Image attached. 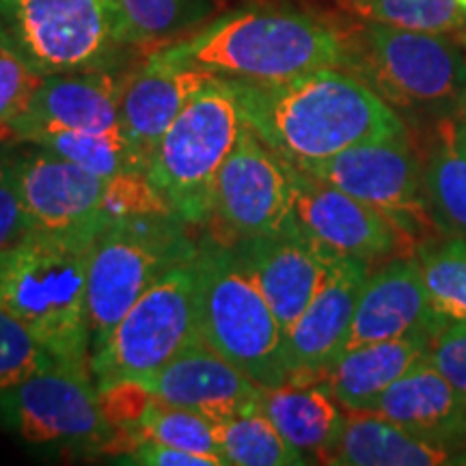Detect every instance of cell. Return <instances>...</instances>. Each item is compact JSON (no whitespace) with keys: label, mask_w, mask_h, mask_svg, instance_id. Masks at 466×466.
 <instances>
[{"label":"cell","mask_w":466,"mask_h":466,"mask_svg":"<svg viewBox=\"0 0 466 466\" xmlns=\"http://www.w3.org/2000/svg\"><path fill=\"white\" fill-rule=\"evenodd\" d=\"M387 217L412 247L441 236L428 209L423 165L406 134L354 145L333 158L305 168Z\"/></svg>","instance_id":"obj_11"},{"label":"cell","mask_w":466,"mask_h":466,"mask_svg":"<svg viewBox=\"0 0 466 466\" xmlns=\"http://www.w3.org/2000/svg\"><path fill=\"white\" fill-rule=\"evenodd\" d=\"M289 171L296 223L324 250L370 266L401 255V250H415L404 233L374 208L299 167L289 165Z\"/></svg>","instance_id":"obj_13"},{"label":"cell","mask_w":466,"mask_h":466,"mask_svg":"<svg viewBox=\"0 0 466 466\" xmlns=\"http://www.w3.org/2000/svg\"><path fill=\"white\" fill-rule=\"evenodd\" d=\"M231 247L259 285L285 337L316 296L335 253L313 242L299 223L270 236L238 240Z\"/></svg>","instance_id":"obj_18"},{"label":"cell","mask_w":466,"mask_h":466,"mask_svg":"<svg viewBox=\"0 0 466 466\" xmlns=\"http://www.w3.org/2000/svg\"><path fill=\"white\" fill-rule=\"evenodd\" d=\"M370 264L333 255L324 281L300 318L283 337V363L288 380L313 382L324 376L346 346L359 291Z\"/></svg>","instance_id":"obj_14"},{"label":"cell","mask_w":466,"mask_h":466,"mask_svg":"<svg viewBox=\"0 0 466 466\" xmlns=\"http://www.w3.org/2000/svg\"><path fill=\"white\" fill-rule=\"evenodd\" d=\"M42 76L31 72L25 63L0 46V130L25 113Z\"/></svg>","instance_id":"obj_33"},{"label":"cell","mask_w":466,"mask_h":466,"mask_svg":"<svg viewBox=\"0 0 466 466\" xmlns=\"http://www.w3.org/2000/svg\"><path fill=\"white\" fill-rule=\"evenodd\" d=\"M425 363L466 398V319L447 322L430 341Z\"/></svg>","instance_id":"obj_34"},{"label":"cell","mask_w":466,"mask_h":466,"mask_svg":"<svg viewBox=\"0 0 466 466\" xmlns=\"http://www.w3.org/2000/svg\"><path fill=\"white\" fill-rule=\"evenodd\" d=\"M462 121H464V126H466V104H464V110H462Z\"/></svg>","instance_id":"obj_39"},{"label":"cell","mask_w":466,"mask_h":466,"mask_svg":"<svg viewBox=\"0 0 466 466\" xmlns=\"http://www.w3.org/2000/svg\"><path fill=\"white\" fill-rule=\"evenodd\" d=\"M108 223L33 229L0 250V309L26 324L56 363L78 370H91L86 285L93 248Z\"/></svg>","instance_id":"obj_2"},{"label":"cell","mask_w":466,"mask_h":466,"mask_svg":"<svg viewBox=\"0 0 466 466\" xmlns=\"http://www.w3.org/2000/svg\"><path fill=\"white\" fill-rule=\"evenodd\" d=\"M370 412L447 447L460 460L466 442V398L425 359L395 380Z\"/></svg>","instance_id":"obj_21"},{"label":"cell","mask_w":466,"mask_h":466,"mask_svg":"<svg viewBox=\"0 0 466 466\" xmlns=\"http://www.w3.org/2000/svg\"><path fill=\"white\" fill-rule=\"evenodd\" d=\"M119 462L138 466H223L217 458L167 445V442L141 439L130 450L119 453Z\"/></svg>","instance_id":"obj_36"},{"label":"cell","mask_w":466,"mask_h":466,"mask_svg":"<svg viewBox=\"0 0 466 466\" xmlns=\"http://www.w3.org/2000/svg\"><path fill=\"white\" fill-rule=\"evenodd\" d=\"M55 363L26 324L0 309V395Z\"/></svg>","instance_id":"obj_32"},{"label":"cell","mask_w":466,"mask_h":466,"mask_svg":"<svg viewBox=\"0 0 466 466\" xmlns=\"http://www.w3.org/2000/svg\"><path fill=\"white\" fill-rule=\"evenodd\" d=\"M212 76L199 67L167 61L158 52H151L141 67L127 74L121 93L119 130L141 158L145 171L160 138Z\"/></svg>","instance_id":"obj_20"},{"label":"cell","mask_w":466,"mask_h":466,"mask_svg":"<svg viewBox=\"0 0 466 466\" xmlns=\"http://www.w3.org/2000/svg\"><path fill=\"white\" fill-rule=\"evenodd\" d=\"M212 220L223 229L220 240L229 244L296 223L289 165L247 124L218 173Z\"/></svg>","instance_id":"obj_12"},{"label":"cell","mask_w":466,"mask_h":466,"mask_svg":"<svg viewBox=\"0 0 466 466\" xmlns=\"http://www.w3.org/2000/svg\"><path fill=\"white\" fill-rule=\"evenodd\" d=\"M227 466H302L309 460L283 439L259 406L218 421Z\"/></svg>","instance_id":"obj_26"},{"label":"cell","mask_w":466,"mask_h":466,"mask_svg":"<svg viewBox=\"0 0 466 466\" xmlns=\"http://www.w3.org/2000/svg\"><path fill=\"white\" fill-rule=\"evenodd\" d=\"M460 3H462V9H464V15H466V0H460ZM462 37H464V42H466V28H464Z\"/></svg>","instance_id":"obj_38"},{"label":"cell","mask_w":466,"mask_h":466,"mask_svg":"<svg viewBox=\"0 0 466 466\" xmlns=\"http://www.w3.org/2000/svg\"><path fill=\"white\" fill-rule=\"evenodd\" d=\"M428 209L441 236L466 238V126L462 116H442L434 124L423 162Z\"/></svg>","instance_id":"obj_25"},{"label":"cell","mask_w":466,"mask_h":466,"mask_svg":"<svg viewBox=\"0 0 466 466\" xmlns=\"http://www.w3.org/2000/svg\"><path fill=\"white\" fill-rule=\"evenodd\" d=\"M233 83L244 124L302 171L354 145L408 132L398 110L343 67L316 69L285 83Z\"/></svg>","instance_id":"obj_1"},{"label":"cell","mask_w":466,"mask_h":466,"mask_svg":"<svg viewBox=\"0 0 466 466\" xmlns=\"http://www.w3.org/2000/svg\"><path fill=\"white\" fill-rule=\"evenodd\" d=\"M137 382L160 404L199 412L217 423L258 406L261 393L258 382L203 341Z\"/></svg>","instance_id":"obj_19"},{"label":"cell","mask_w":466,"mask_h":466,"mask_svg":"<svg viewBox=\"0 0 466 466\" xmlns=\"http://www.w3.org/2000/svg\"><path fill=\"white\" fill-rule=\"evenodd\" d=\"M337 466H442L458 464V456L408 432L376 412H346L341 430L322 458Z\"/></svg>","instance_id":"obj_23"},{"label":"cell","mask_w":466,"mask_h":466,"mask_svg":"<svg viewBox=\"0 0 466 466\" xmlns=\"http://www.w3.org/2000/svg\"><path fill=\"white\" fill-rule=\"evenodd\" d=\"M192 268L201 341L259 387L288 382L283 329L236 248L220 238H203Z\"/></svg>","instance_id":"obj_4"},{"label":"cell","mask_w":466,"mask_h":466,"mask_svg":"<svg viewBox=\"0 0 466 466\" xmlns=\"http://www.w3.org/2000/svg\"><path fill=\"white\" fill-rule=\"evenodd\" d=\"M365 22L436 35H462L466 15L460 0H350Z\"/></svg>","instance_id":"obj_31"},{"label":"cell","mask_w":466,"mask_h":466,"mask_svg":"<svg viewBox=\"0 0 466 466\" xmlns=\"http://www.w3.org/2000/svg\"><path fill=\"white\" fill-rule=\"evenodd\" d=\"M156 52L179 66L258 85L348 66V39L339 31L305 11L277 5L231 11Z\"/></svg>","instance_id":"obj_3"},{"label":"cell","mask_w":466,"mask_h":466,"mask_svg":"<svg viewBox=\"0 0 466 466\" xmlns=\"http://www.w3.org/2000/svg\"><path fill=\"white\" fill-rule=\"evenodd\" d=\"M31 145L55 151L104 179L130 173L145 175V165L121 132H48L35 138Z\"/></svg>","instance_id":"obj_29"},{"label":"cell","mask_w":466,"mask_h":466,"mask_svg":"<svg viewBox=\"0 0 466 466\" xmlns=\"http://www.w3.org/2000/svg\"><path fill=\"white\" fill-rule=\"evenodd\" d=\"M126 80L127 74L115 67L42 76L26 110L9 130L26 143L48 132H121Z\"/></svg>","instance_id":"obj_15"},{"label":"cell","mask_w":466,"mask_h":466,"mask_svg":"<svg viewBox=\"0 0 466 466\" xmlns=\"http://www.w3.org/2000/svg\"><path fill=\"white\" fill-rule=\"evenodd\" d=\"M5 423L33 445L85 451H127L124 434L108 421L91 370L52 363L0 395Z\"/></svg>","instance_id":"obj_10"},{"label":"cell","mask_w":466,"mask_h":466,"mask_svg":"<svg viewBox=\"0 0 466 466\" xmlns=\"http://www.w3.org/2000/svg\"><path fill=\"white\" fill-rule=\"evenodd\" d=\"M186 229L188 225L173 212L124 214L104 227L86 285L91 352L160 277L195 259L197 242Z\"/></svg>","instance_id":"obj_7"},{"label":"cell","mask_w":466,"mask_h":466,"mask_svg":"<svg viewBox=\"0 0 466 466\" xmlns=\"http://www.w3.org/2000/svg\"><path fill=\"white\" fill-rule=\"evenodd\" d=\"M132 439L134 442L141 439L167 442V445L182 447L201 456L217 458L220 464L227 466L218 441V423L214 419L186 410V408L160 404L154 398L134 423Z\"/></svg>","instance_id":"obj_30"},{"label":"cell","mask_w":466,"mask_h":466,"mask_svg":"<svg viewBox=\"0 0 466 466\" xmlns=\"http://www.w3.org/2000/svg\"><path fill=\"white\" fill-rule=\"evenodd\" d=\"M130 46L179 42L214 14V0H116Z\"/></svg>","instance_id":"obj_27"},{"label":"cell","mask_w":466,"mask_h":466,"mask_svg":"<svg viewBox=\"0 0 466 466\" xmlns=\"http://www.w3.org/2000/svg\"><path fill=\"white\" fill-rule=\"evenodd\" d=\"M33 229L35 223L17 186L15 160L0 162V250L9 248Z\"/></svg>","instance_id":"obj_35"},{"label":"cell","mask_w":466,"mask_h":466,"mask_svg":"<svg viewBox=\"0 0 466 466\" xmlns=\"http://www.w3.org/2000/svg\"><path fill=\"white\" fill-rule=\"evenodd\" d=\"M258 406L309 462H316L313 458L322 462L346 417L322 380H288L279 387H261Z\"/></svg>","instance_id":"obj_24"},{"label":"cell","mask_w":466,"mask_h":466,"mask_svg":"<svg viewBox=\"0 0 466 466\" xmlns=\"http://www.w3.org/2000/svg\"><path fill=\"white\" fill-rule=\"evenodd\" d=\"M201 341L197 326L195 268L175 266L160 277L119 319L108 339L91 352L97 387L138 380Z\"/></svg>","instance_id":"obj_9"},{"label":"cell","mask_w":466,"mask_h":466,"mask_svg":"<svg viewBox=\"0 0 466 466\" xmlns=\"http://www.w3.org/2000/svg\"><path fill=\"white\" fill-rule=\"evenodd\" d=\"M348 66L395 110L462 116L466 50L450 35L419 33L365 22L348 42Z\"/></svg>","instance_id":"obj_6"},{"label":"cell","mask_w":466,"mask_h":466,"mask_svg":"<svg viewBox=\"0 0 466 466\" xmlns=\"http://www.w3.org/2000/svg\"><path fill=\"white\" fill-rule=\"evenodd\" d=\"M242 127L236 83L212 76L160 138L145 177L182 223H212L218 173Z\"/></svg>","instance_id":"obj_5"},{"label":"cell","mask_w":466,"mask_h":466,"mask_svg":"<svg viewBox=\"0 0 466 466\" xmlns=\"http://www.w3.org/2000/svg\"><path fill=\"white\" fill-rule=\"evenodd\" d=\"M0 46L52 76L115 67L130 44L116 0H0Z\"/></svg>","instance_id":"obj_8"},{"label":"cell","mask_w":466,"mask_h":466,"mask_svg":"<svg viewBox=\"0 0 466 466\" xmlns=\"http://www.w3.org/2000/svg\"><path fill=\"white\" fill-rule=\"evenodd\" d=\"M17 186L35 229L63 231L113 220L110 179L89 173L55 151L37 147L15 160Z\"/></svg>","instance_id":"obj_17"},{"label":"cell","mask_w":466,"mask_h":466,"mask_svg":"<svg viewBox=\"0 0 466 466\" xmlns=\"http://www.w3.org/2000/svg\"><path fill=\"white\" fill-rule=\"evenodd\" d=\"M458 464H466V442H464V450H462V453H460Z\"/></svg>","instance_id":"obj_37"},{"label":"cell","mask_w":466,"mask_h":466,"mask_svg":"<svg viewBox=\"0 0 466 466\" xmlns=\"http://www.w3.org/2000/svg\"><path fill=\"white\" fill-rule=\"evenodd\" d=\"M445 324L430 300L415 253L395 255L367 275L343 350L401 337H434Z\"/></svg>","instance_id":"obj_16"},{"label":"cell","mask_w":466,"mask_h":466,"mask_svg":"<svg viewBox=\"0 0 466 466\" xmlns=\"http://www.w3.org/2000/svg\"><path fill=\"white\" fill-rule=\"evenodd\" d=\"M415 258L436 313L445 322L466 319V238H430L417 244Z\"/></svg>","instance_id":"obj_28"},{"label":"cell","mask_w":466,"mask_h":466,"mask_svg":"<svg viewBox=\"0 0 466 466\" xmlns=\"http://www.w3.org/2000/svg\"><path fill=\"white\" fill-rule=\"evenodd\" d=\"M430 341L432 337L415 335L348 348L319 380L346 412L371 410L395 380L421 363Z\"/></svg>","instance_id":"obj_22"}]
</instances>
